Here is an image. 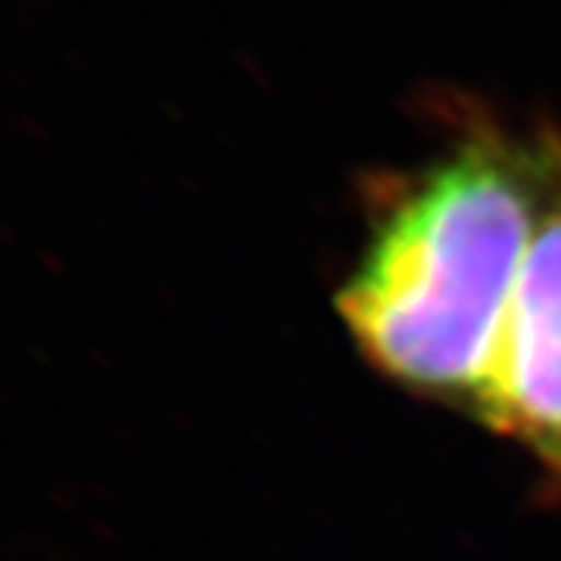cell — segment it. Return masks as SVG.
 I'll return each mask as SVG.
<instances>
[{
    "instance_id": "cell-1",
    "label": "cell",
    "mask_w": 561,
    "mask_h": 561,
    "mask_svg": "<svg viewBox=\"0 0 561 561\" xmlns=\"http://www.w3.org/2000/svg\"><path fill=\"white\" fill-rule=\"evenodd\" d=\"M437 144L365 194V241L334 306L368 365L471 415L537 228L559 122L434 103Z\"/></svg>"
},
{
    "instance_id": "cell-2",
    "label": "cell",
    "mask_w": 561,
    "mask_h": 561,
    "mask_svg": "<svg viewBox=\"0 0 561 561\" xmlns=\"http://www.w3.org/2000/svg\"><path fill=\"white\" fill-rule=\"evenodd\" d=\"M471 419L515 443L561 500V122L537 228Z\"/></svg>"
}]
</instances>
